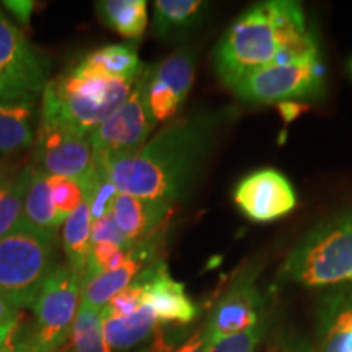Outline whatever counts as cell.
I'll return each instance as SVG.
<instances>
[{
  "label": "cell",
  "instance_id": "obj_10",
  "mask_svg": "<svg viewBox=\"0 0 352 352\" xmlns=\"http://www.w3.org/2000/svg\"><path fill=\"white\" fill-rule=\"evenodd\" d=\"M32 166L47 176H64L83 183L95 170L90 135L39 122Z\"/></svg>",
  "mask_w": 352,
  "mask_h": 352
},
{
  "label": "cell",
  "instance_id": "obj_16",
  "mask_svg": "<svg viewBox=\"0 0 352 352\" xmlns=\"http://www.w3.org/2000/svg\"><path fill=\"white\" fill-rule=\"evenodd\" d=\"M315 352H352V289H340L324 297Z\"/></svg>",
  "mask_w": 352,
  "mask_h": 352
},
{
  "label": "cell",
  "instance_id": "obj_38",
  "mask_svg": "<svg viewBox=\"0 0 352 352\" xmlns=\"http://www.w3.org/2000/svg\"><path fill=\"white\" fill-rule=\"evenodd\" d=\"M351 72H352V60H351Z\"/></svg>",
  "mask_w": 352,
  "mask_h": 352
},
{
  "label": "cell",
  "instance_id": "obj_32",
  "mask_svg": "<svg viewBox=\"0 0 352 352\" xmlns=\"http://www.w3.org/2000/svg\"><path fill=\"white\" fill-rule=\"evenodd\" d=\"M3 6L7 7V10L10 12L21 25L30 23V19H32V13L34 10V2H32V0H6Z\"/></svg>",
  "mask_w": 352,
  "mask_h": 352
},
{
  "label": "cell",
  "instance_id": "obj_18",
  "mask_svg": "<svg viewBox=\"0 0 352 352\" xmlns=\"http://www.w3.org/2000/svg\"><path fill=\"white\" fill-rule=\"evenodd\" d=\"M36 101L0 100V158L19 153L36 139Z\"/></svg>",
  "mask_w": 352,
  "mask_h": 352
},
{
  "label": "cell",
  "instance_id": "obj_11",
  "mask_svg": "<svg viewBox=\"0 0 352 352\" xmlns=\"http://www.w3.org/2000/svg\"><path fill=\"white\" fill-rule=\"evenodd\" d=\"M196 63L192 47H179L160 63L144 65L147 104L157 122L171 120L184 104L195 82Z\"/></svg>",
  "mask_w": 352,
  "mask_h": 352
},
{
  "label": "cell",
  "instance_id": "obj_5",
  "mask_svg": "<svg viewBox=\"0 0 352 352\" xmlns=\"http://www.w3.org/2000/svg\"><path fill=\"white\" fill-rule=\"evenodd\" d=\"M57 233L43 232L25 220L0 239V296L15 307H33L57 264Z\"/></svg>",
  "mask_w": 352,
  "mask_h": 352
},
{
  "label": "cell",
  "instance_id": "obj_20",
  "mask_svg": "<svg viewBox=\"0 0 352 352\" xmlns=\"http://www.w3.org/2000/svg\"><path fill=\"white\" fill-rule=\"evenodd\" d=\"M101 328L108 346L116 351L132 349L157 331L158 321L148 307L129 316H101Z\"/></svg>",
  "mask_w": 352,
  "mask_h": 352
},
{
  "label": "cell",
  "instance_id": "obj_14",
  "mask_svg": "<svg viewBox=\"0 0 352 352\" xmlns=\"http://www.w3.org/2000/svg\"><path fill=\"white\" fill-rule=\"evenodd\" d=\"M134 283L142 285L144 305L152 310L158 323L184 327L195 321L199 308L189 298L182 283L170 276L168 266L162 259L145 266Z\"/></svg>",
  "mask_w": 352,
  "mask_h": 352
},
{
  "label": "cell",
  "instance_id": "obj_27",
  "mask_svg": "<svg viewBox=\"0 0 352 352\" xmlns=\"http://www.w3.org/2000/svg\"><path fill=\"white\" fill-rule=\"evenodd\" d=\"M266 331L267 320L263 318L258 324L245 329V331L214 341L209 352H256V347Z\"/></svg>",
  "mask_w": 352,
  "mask_h": 352
},
{
  "label": "cell",
  "instance_id": "obj_12",
  "mask_svg": "<svg viewBox=\"0 0 352 352\" xmlns=\"http://www.w3.org/2000/svg\"><path fill=\"white\" fill-rule=\"evenodd\" d=\"M256 274L258 270L253 267L245 270L214 307L206 321L210 341L245 331L264 318V296L256 284Z\"/></svg>",
  "mask_w": 352,
  "mask_h": 352
},
{
  "label": "cell",
  "instance_id": "obj_8",
  "mask_svg": "<svg viewBox=\"0 0 352 352\" xmlns=\"http://www.w3.org/2000/svg\"><path fill=\"white\" fill-rule=\"evenodd\" d=\"M324 69L320 56L289 64H272L232 88L246 103L271 104L292 100H314L324 95Z\"/></svg>",
  "mask_w": 352,
  "mask_h": 352
},
{
  "label": "cell",
  "instance_id": "obj_31",
  "mask_svg": "<svg viewBox=\"0 0 352 352\" xmlns=\"http://www.w3.org/2000/svg\"><path fill=\"white\" fill-rule=\"evenodd\" d=\"M210 346H212V341H210L208 327L204 323L191 336H188V340L182 342L173 352H209Z\"/></svg>",
  "mask_w": 352,
  "mask_h": 352
},
{
  "label": "cell",
  "instance_id": "obj_23",
  "mask_svg": "<svg viewBox=\"0 0 352 352\" xmlns=\"http://www.w3.org/2000/svg\"><path fill=\"white\" fill-rule=\"evenodd\" d=\"M100 20L126 39H140L147 28V2L103 0L95 3Z\"/></svg>",
  "mask_w": 352,
  "mask_h": 352
},
{
  "label": "cell",
  "instance_id": "obj_29",
  "mask_svg": "<svg viewBox=\"0 0 352 352\" xmlns=\"http://www.w3.org/2000/svg\"><path fill=\"white\" fill-rule=\"evenodd\" d=\"M188 329L184 327H158L151 341L135 352H173L182 342L188 340Z\"/></svg>",
  "mask_w": 352,
  "mask_h": 352
},
{
  "label": "cell",
  "instance_id": "obj_21",
  "mask_svg": "<svg viewBox=\"0 0 352 352\" xmlns=\"http://www.w3.org/2000/svg\"><path fill=\"white\" fill-rule=\"evenodd\" d=\"M23 220L38 230L50 233H57V228L63 223L52 204L47 175L34 170L32 165H30V178L23 199Z\"/></svg>",
  "mask_w": 352,
  "mask_h": 352
},
{
  "label": "cell",
  "instance_id": "obj_28",
  "mask_svg": "<svg viewBox=\"0 0 352 352\" xmlns=\"http://www.w3.org/2000/svg\"><path fill=\"white\" fill-rule=\"evenodd\" d=\"M144 307V289L142 285L132 280L129 287L113 297L107 307L101 310V316H129L138 314Z\"/></svg>",
  "mask_w": 352,
  "mask_h": 352
},
{
  "label": "cell",
  "instance_id": "obj_2",
  "mask_svg": "<svg viewBox=\"0 0 352 352\" xmlns=\"http://www.w3.org/2000/svg\"><path fill=\"white\" fill-rule=\"evenodd\" d=\"M283 51L302 59L318 54V46L300 3L270 0L233 21L215 46L212 63L219 80L232 90L240 80L274 64Z\"/></svg>",
  "mask_w": 352,
  "mask_h": 352
},
{
  "label": "cell",
  "instance_id": "obj_4",
  "mask_svg": "<svg viewBox=\"0 0 352 352\" xmlns=\"http://www.w3.org/2000/svg\"><path fill=\"white\" fill-rule=\"evenodd\" d=\"M352 276V206L308 230L280 264L279 279L307 287L340 284Z\"/></svg>",
  "mask_w": 352,
  "mask_h": 352
},
{
  "label": "cell",
  "instance_id": "obj_3",
  "mask_svg": "<svg viewBox=\"0 0 352 352\" xmlns=\"http://www.w3.org/2000/svg\"><path fill=\"white\" fill-rule=\"evenodd\" d=\"M134 82L103 77L76 64L46 83L39 122L91 135L126 103Z\"/></svg>",
  "mask_w": 352,
  "mask_h": 352
},
{
  "label": "cell",
  "instance_id": "obj_15",
  "mask_svg": "<svg viewBox=\"0 0 352 352\" xmlns=\"http://www.w3.org/2000/svg\"><path fill=\"white\" fill-rule=\"evenodd\" d=\"M171 208L170 202L120 192L111 206V215L126 240L134 245L155 233L171 214Z\"/></svg>",
  "mask_w": 352,
  "mask_h": 352
},
{
  "label": "cell",
  "instance_id": "obj_30",
  "mask_svg": "<svg viewBox=\"0 0 352 352\" xmlns=\"http://www.w3.org/2000/svg\"><path fill=\"white\" fill-rule=\"evenodd\" d=\"M91 243H113L122 250H129L132 246L118 228L111 212L91 222Z\"/></svg>",
  "mask_w": 352,
  "mask_h": 352
},
{
  "label": "cell",
  "instance_id": "obj_36",
  "mask_svg": "<svg viewBox=\"0 0 352 352\" xmlns=\"http://www.w3.org/2000/svg\"><path fill=\"white\" fill-rule=\"evenodd\" d=\"M12 338V336H10ZM0 352H16L15 351V347H13V342H12V340H8L7 341V344L2 347V349H0Z\"/></svg>",
  "mask_w": 352,
  "mask_h": 352
},
{
  "label": "cell",
  "instance_id": "obj_34",
  "mask_svg": "<svg viewBox=\"0 0 352 352\" xmlns=\"http://www.w3.org/2000/svg\"><path fill=\"white\" fill-rule=\"evenodd\" d=\"M16 327H19V323L16 324H3V327H0V349H2L3 346L7 344V341L10 340V336L15 331Z\"/></svg>",
  "mask_w": 352,
  "mask_h": 352
},
{
  "label": "cell",
  "instance_id": "obj_35",
  "mask_svg": "<svg viewBox=\"0 0 352 352\" xmlns=\"http://www.w3.org/2000/svg\"><path fill=\"white\" fill-rule=\"evenodd\" d=\"M285 352H315V349L305 342H294V344L285 346Z\"/></svg>",
  "mask_w": 352,
  "mask_h": 352
},
{
  "label": "cell",
  "instance_id": "obj_22",
  "mask_svg": "<svg viewBox=\"0 0 352 352\" xmlns=\"http://www.w3.org/2000/svg\"><path fill=\"white\" fill-rule=\"evenodd\" d=\"M91 222L94 219H91L87 201H83L64 222L63 241L65 258H67L69 266L77 272L82 280L88 267L91 246H94L91 243Z\"/></svg>",
  "mask_w": 352,
  "mask_h": 352
},
{
  "label": "cell",
  "instance_id": "obj_6",
  "mask_svg": "<svg viewBox=\"0 0 352 352\" xmlns=\"http://www.w3.org/2000/svg\"><path fill=\"white\" fill-rule=\"evenodd\" d=\"M82 302V279L69 264H59L44 283L33 303L34 323L25 333L15 329L12 342L16 352H56L72 333Z\"/></svg>",
  "mask_w": 352,
  "mask_h": 352
},
{
  "label": "cell",
  "instance_id": "obj_24",
  "mask_svg": "<svg viewBox=\"0 0 352 352\" xmlns=\"http://www.w3.org/2000/svg\"><path fill=\"white\" fill-rule=\"evenodd\" d=\"M30 166L20 173L0 166V239L8 235L23 220V199Z\"/></svg>",
  "mask_w": 352,
  "mask_h": 352
},
{
  "label": "cell",
  "instance_id": "obj_26",
  "mask_svg": "<svg viewBox=\"0 0 352 352\" xmlns=\"http://www.w3.org/2000/svg\"><path fill=\"white\" fill-rule=\"evenodd\" d=\"M47 182L51 186L52 204H54L56 212L60 220L65 222V219L85 201L83 186L77 179L64 178V176H47Z\"/></svg>",
  "mask_w": 352,
  "mask_h": 352
},
{
  "label": "cell",
  "instance_id": "obj_1",
  "mask_svg": "<svg viewBox=\"0 0 352 352\" xmlns=\"http://www.w3.org/2000/svg\"><path fill=\"white\" fill-rule=\"evenodd\" d=\"M235 109L199 111L170 122L140 151L104 168L122 195L170 202L186 197L199 178L222 127Z\"/></svg>",
  "mask_w": 352,
  "mask_h": 352
},
{
  "label": "cell",
  "instance_id": "obj_19",
  "mask_svg": "<svg viewBox=\"0 0 352 352\" xmlns=\"http://www.w3.org/2000/svg\"><path fill=\"white\" fill-rule=\"evenodd\" d=\"M78 65L103 77L134 82L142 70L134 44H108L96 47L80 59Z\"/></svg>",
  "mask_w": 352,
  "mask_h": 352
},
{
  "label": "cell",
  "instance_id": "obj_7",
  "mask_svg": "<svg viewBox=\"0 0 352 352\" xmlns=\"http://www.w3.org/2000/svg\"><path fill=\"white\" fill-rule=\"evenodd\" d=\"M155 126L147 104L142 67L126 103L90 135L95 165L104 170L114 162L135 155L147 144Z\"/></svg>",
  "mask_w": 352,
  "mask_h": 352
},
{
  "label": "cell",
  "instance_id": "obj_25",
  "mask_svg": "<svg viewBox=\"0 0 352 352\" xmlns=\"http://www.w3.org/2000/svg\"><path fill=\"white\" fill-rule=\"evenodd\" d=\"M72 352H111L101 328V311L80 303L77 318L74 321Z\"/></svg>",
  "mask_w": 352,
  "mask_h": 352
},
{
  "label": "cell",
  "instance_id": "obj_13",
  "mask_svg": "<svg viewBox=\"0 0 352 352\" xmlns=\"http://www.w3.org/2000/svg\"><path fill=\"white\" fill-rule=\"evenodd\" d=\"M236 208L254 222H272L296 208L292 184L277 170L266 168L245 176L233 192Z\"/></svg>",
  "mask_w": 352,
  "mask_h": 352
},
{
  "label": "cell",
  "instance_id": "obj_9",
  "mask_svg": "<svg viewBox=\"0 0 352 352\" xmlns=\"http://www.w3.org/2000/svg\"><path fill=\"white\" fill-rule=\"evenodd\" d=\"M47 77L50 60L0 12V100L36 101Z\"/></svg>",
  "mask_w": 352,
  "mask_h": 352
},
{
  "label": "cell",
  "instance_id": "obj_33",
  "mask_svg": "<svg viewBox=\"0 0 352 352\" xmlns=\"http://www.w3.org/2000/svg\"><path fill=\"white\" fill-rule=\"evenodd\" d=\"M19 307H15L12 302H8L7 298L0 296V327L19 323Z\"/></svg>",
  "mask_w": 352,
  "mask_h": 352
},
{
  "label": "cell",
  "instance_id": "obj_37",
  "mask_svg": "<svg viewBox=\"0 0 352 352\" xmlns=\"http://www.w3.org/2000/svg\"><path fill=\"white\" fill-rule=\"evenodd\" d=\"M347 280H349V283L352 284V276H351V277H349V279H347Z\"/></svg>",
  "mask_w": 352,
  "mask_h": 352
},
{
  "label": "cell",
  "instance_id": "obj_17",
  "mask_svg": "<svg viewBox=\"0 0 352 352\" xmlns=\"http://www.w3.org/2000/svg\"><path fill=\"white\" fill-rule=\"evenodd\" d=\"M208 8L201 0H157L153 3V36L165 41L186 38L202 25Z\"/></svg>",
  "mask_w": 352,
  "mask_h": 352
}]
</instances>
